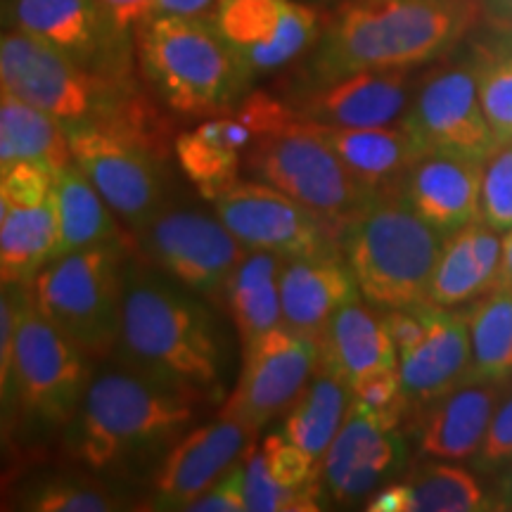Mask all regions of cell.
Instances as JSON below:
<instances>
[{
  "mask_svg": "<svg viewBox=\"0 0 512 512\" xmlns=\"http://www.w3.org/2000/svg\"><path fill=\"white\" fill-rule=\"evenodd\" d=\"M174 152L183 176L204 200L214 202L240 181L245 155L226 143L209 119L176 136Z\"/></svg>",
  "mask_w": 512,
  "mask_h": 512,
  "instance_id": "32",
  "label": "cell"
},
{
  "mask_svg": "<svg viewBox=\"0 0 512 512\" xmlns=\"http://www.w3.org/2000/svg\"><path fill=\"white\" fill-rule=\"evenodd\" d=\"M126 259L128 242H107L55 256L29 283L43 316L91 361L117 349Z\"/></svg>",
  "mask_w": 512,
  "mask_h": 512,
  "instance_id": "8",
  "label": "cell"
},
{
  "mask_svg": "<svg viewBox=\"0 0 512 512\" xmlns=\"http://www.w3.org/2000/svg\"><path fill=\"white\" fill-rule=\"evenodd\" d=\"M67 126L74 164L95 185L133 233H140L164 209L162 159L166 150L117 126L76 121Z\"/></svg>",
  "mask_w": 512,
  "mask_h": 512,
  "instance_id": "10",
  "label": "cell"
},
{
  "mask_svg": "<svg viewBox=\"0 0 512 512\" xmlns=\"http://www.w3.org/2000/svg\"><path fill=\"white\" fill-rule=\"evenodd\" d=\"M254 446L256 432L223 415L185 432L157 467L147 510H188Z\"/></svg>",
  "mask_w": 512,
  "mask_h": 512,
  "instance_id": "17",
  "label": "cell"
},
{
  "mask_svg": "<svg viewBox=\"0 0 512 512\" xmlns=\"http://www.w3.org/2000/svg\"><path fill=\"white\" fill-rule=\"evenodd\" d=\"M55 249L57 214L53 195L36 202H10L0 226V285L31 283L53 261Z\"/></svg>",
  "mask_w": 512,
  "mask_h": 512,
  "instance_id": "28",
  "label": "cell"
},
{
  "mask_svg": "<svg viewBox=\"0 0 512 512\" xmlns=\"http://www.w3.org/2000/svg\"><path fill=\"white\" fill-rule=\"evenodd\" d=\"M216 3H219V0H155L150 17H202L209 15V10L216 8Z\"/></svg>",
  "mask_w": 512,
  "mask_h": 512,
  "instance_id": "47",
  "label": "cell"
},
{
  "mask_svg": "<svg viewBox=\"0 0 512 512\" xmlns=\"http://www.w3.org/2000/svg\"><path fill=\"white\" fill-rule=\"evenodd\" d=\"M496 287L503 290H512V228L508 230L503 240V254H501V268H498Z\"/></svg>",
  "mask_w": 512,
  "mask_h": 512,
  "instance_id": "49",
  "label": "cell"
},
{
  "mask_svg": "<svg viewBox=\"0 0 512 512\" xmlns=\"http://www.w3.org/2000/svg\"><path fill=\"white\" fill-rule=\"evenodd\" d=\"M482 219L496 233L512 228V143L498 145L482 176Z\"/></svg>",
  "mask_w": 512,
  "mask_h": 512,
  "instance_id": "40",
  "label": "cell"
},
{
  "mask_svg": "<svg viewBox=\"0 0 512 512\" xmlns=\"http://www.w3.org/2000/svg\"><path fill=\"white\" fill-rule=\"evenodd\" d=\"M17 508L31 512H112L128 508V503L117 489L98 479L62 472L24 484Z\"/></svg>",
  "mask_w": 512,
  "mask_h": 512,
  "instance_id": "35",
  "label": "cell"
},
{
  "mask_svg": "<svg viewBox=\"0 0 512 512\" xmlns=\"http://www.w3.org/2000/svg\"><path fill=\"white\" fill-rule=\"evenodd\" d=\"M247 510L249 512H313L320 508V491H292L273 482L268 475L261 448L247 453Z\"/></svg>",
  "mask_w": 512,
  "mask_h": 512,
  "instance_id": "38",
  "label": "cell"
},
{
  "mask_svg": "<svg viewBox=\"0 0 512 512\" xmlns=\"http://www.w3.org/2000/svg\"><path fill=\"white\" fill-rule=\"evenodd\" d=\"M501 254L503 240L486 221L475 219L458 233L448 235L434 266L427 302L453 309L489 292L496 287Z\"/></svg>",
  "mask_w": 512,
  "mask_h": 512,
  "instance_id": "26",
  "label": "cell"
},
{
  "mask_svg": "<svg viewBox=\"0 0 512 512\" xmlns=\"http://www.w3.org/2000/svg\"><path fill=\"white\" fill-rule=\"evenodd\" d=\"M482 176L484 162L479 159L453 152H425L401 178L399 190L420 219L448 238L479 219Z\"/></svg>",
  "mask_w": 512,
  "mask_h": 512,
  "instance_id": "20",
  "label": "cell"
},
{
  "mask_svg": "<svg viewBox=\"0 0 512 512\" xmlns=\"http://www.w3.org/2000/svg\"><path fill=\"white\" fill-rule=\"evenodd\" d=\"M285 261L271 252H247L230 273L223 297L242 344L283 325L280 273Z\"/></svg>",
  "mask_w": 512,
  "mask_h": 512,
  "instance_id": "29",
  "label": "cell"
},
{
  "mask_svg": "<svg viewBox=\"0 0 512 512\" xmlns=\"http://www.w3.org/2000/svg\"><path fill=\"white\" fill-rule=\"evenodd\" d=\"M351 406V389L335 373L323 368L313 370L311 380L287 408L283 434L292 444L304 448L313 458L323 463L332 439L347 418Z\"/></svg>",
  "mask_w": 512,
  "mask_h": 512,
  "instance_id": "31",
  "label": "cell"
},
{
  "mask_svg": "<svg viewBox=\"0 0 512 512\" xmlns=\"http://www.w3.org/2000/svg\"><path fill=\"white\" fill-rule=\"evenodd\" d=\"M8 24L48 43L88 72L131 81L126 31L100 0H5Z\"/></svg>",
  "mask_w": 512,
  "mask_h": 512,
  "instance_id": "15",
  "label": "cell"
},
{
  "mask_svg": "<svg viewBox=\"0 0 512 512\" xmlns=\"http://www.w3.org/2000/svg\"><path fill=\"white\" fill-rule=\"evenodd\" d=\"M247 460V458H245ZM245 460L235 463L230 470L216 479L197 501L190 503L185 512H245L247 510V491L245 477L247 465Z\"/></svg>",
  "mask_w": 512,
  "mask_h": 512,
  "instance_id": "42",
  "label": "cell"
},
{
  "mask_svg": "<svg viewBox=\"0 0 512 512\" xmlns=\"http://www.w3.org/2000/svg\"><path fill=\"white\" fill-rule=\"evenodd\" d=\"M105 5V10L110 12L112 22L117 24L121 31H128L143 19L150 17L152 5L155 0H100Z\"/></svg>",
  "mask_w": 512,
  "mask_h": 512,
  "instance_id": "45",
  "label": "cell"
},
{
  "mask_svg": "<svg viewBox=\"0 0 512 512\" xmlns=\"http://www.w3.org/2000/svg\"><path fill=\"white\" fill-rule=\"evenodd\" d=\"M470 380L498 382L512 375V290L494 287L470 316Z\"/></svg>",
  "mask_w": 512,
  "mask_h": 512,
  "instance_id": "33",
  "label": "cell"
},
{
  "mask_svg": "<svg viewBox=\"0 0 512 512\" xmlns=\"http://www.w3.org/2000/svg\"><path fill=\"white\" fill-rule=\"evenodd\" d=\"M406 460L399 425H389L351 401L347 418L323 456L320 484L332 501L354 503L373 494Z\"/></svg>",
  "mask_w": 512,
  "mask_h": 512,
  "instance_id": "18",
  "label": "cell"
},
{
  "mask_svg": "<svg viewBox=\"0 0 512 512\" xmlns=\"http://www.w3.org/2000/svg\"><path fill=\"white\" fill-rule=\"evenodd\" d=\"M117 361L204 399L219 394L226 344L200 294L128 256Z\"/></svg>",
  "mask_w": 512,
  "mask_h": 512,
  "instance_id": "1",
  "label": "cell"
},
{
  "mask_svg": "<svg viewBox=\"0 0 512 512\" xmlns=\"http://www.w3.org/2000/svg\"><path fill=\"white\" fill-rule=\"evenodd\" d=\"M318 337L287 325L264 332L242 344V370L233 394L223 403V418L238 420L259 432L287 413L318 368Z\"/></svg>",
  "mask_w": 512,
  "mask_h": 512,
  "instance_id": "13",
  "label": "cell"
},
{
  "mask_svg": "<svg viewBox=\"0 0 512 512\" xmlns=\"http://www.w3.org/2000/svg\"><path fill=\"white\" fill-rule=\"evenodd\" d=\"M446 238L415 214L399 185L375 192L339 230L363 299L384 309L427 302Z\"/></svg>",
  "mask_w": 512,
  "mask_h": 512,
  "instance_id": "5",
  "label": "cell"
},
{
  "mask_svg": "<svg viewBox=\"0 0 512 512\" xmlns=\"http://www.w3.org/2000/svg\"><path fill=\"white\" fill-rule=\"evenodd\" d=\"M470 318L427 302V335L399 354L401 389L411 403H430L470 380Z\"/></svg>",
  "mask_w": 512,
  "mask_h": 512,
  "instance_id": "21",
  "label": "cell"
},
{
  "mask_svg": "<svg viewBox=\"0 0 512 512\" xmlns=\"http://www.w3.org/2000/svg\"><path fill=\"white\" fill-rule=\"evenodd\" d=\"M53 200L57 214L55 256L107 242H128L117 223V214L74 162L55 171Z\"/></svg>",
  "mask_w": 512,
  "mask_h": 512,
  "instance_id": "27",
  "label": "cell"
},
{
  "mask_svg": "<svg viewBox=\"0 0 512 512\" xmlns=\"http://www.w3.org/2000/svg\"><path fill=\"white\" fill-rule=\"evenodd\" d=\"M136 55L157 98L183 117L233 110L252 86L211 15L143 19L136 24Z\"/></svg>",
  "mask_w": 512,
  "mask_h": 512,
  "instance_id": "6",
  "label": "cell"
},
{
  "mask_svg": "<svg viewBox=\"0 0 512 512\" xmlns=\"http://www.w3.org/2000/svg\"><path fill=\"white\" fill-rule=\"evenodd\" d=\"M15 437V294L0 285V465L17 458Z\"/></svg>",
  "mask_w": 512,
  "mask_h": 512,
  "instance_id": "37",
  "label": "cell"
},
{
  "mask_svg": "<svg viewBox=\"0 0 512 512\" xmlns=\"http://www.w3.org/2000/svg\"><path fill=\"white\" fill-rule=\"evenodd\" d=\"M211 19L252 81L299 60L323 31L318 12L294 0H219Z\"/></svg>",
  "mask_w": 512,
  "mask_h": 512,
  "instance_id": "16",
  "label": "cell"
},
{
  "mask_svg": "<svg viewBox=\"0 0 512 512\" xmlns=\"http://www.w3.org/2000/svg\"><path fill=\"white\" fill-rule=\"evenodd\" d=\"M316 131L342 159L351 176L373 192L399 185L408 169L425 155L418 140L401 121L399 126L368 128L316 126Z\"/></svg>",
  "mask_w": 512,
  "mask_h": 512,
  "instance_id": "25",
  "label": "cell"
},
{
  "mask_svg": "<svg viewBox=\"0 0 512 512\" xmlns=\"http://www.w3.org/2000/svg\"><path fill=\"white\" fill-rule=\"evenodd\" d=\"M24 162L53 171L72 164L67 126L53 114L0 91V171Z\"/></svg>",
  "mask_w": 512,
  "mask_h": 512,
  "instance_id": "30",
  "label": "cell"
},
{
  "mask_svg": "<svg viewBox=\"0 0 512 512\" xmlns=\"http://www.w3.org/2000/svg\"><path fill=\"white\" fill-rule=\"evenodd\" d=\"M15 294V437L17 451L62 439L91 382V358L43 316L27 285Z\"/></svg>",
  "mask_w": 512,
  "mask_h": 512,
  "instance_id": "7",
  "label": "cell"
},
{
  "mask_svg": "<svg viewBox=\"0 0 512 512\" xmlns=\"http://www.w3.org/2000/svg\"><path fill=\"white\" fill-rule=\"evenodd\" d=\"M358 294L354 273L337 254L287 259L280 273L283 325L318 337L335 311Z\"/></svg>",
  "mask_w": 512,
  "mask_h": 512,
  "instance_id": "22",
  "label": "cell"
},
{
  "mask_svg": "<svg viewBox=\"0 0 512 512\" xmlns=\"http://www.w3.org/2000/svg\"><path fill=\"white\" fill-rule=\"evenodd\" d=\"M401 124L422 152H453L486 162L498 145L479 102L475 55L432 69L413 91Z\"/></svg>",
  "mask_w": 512,
  "mask_h": 512,
  "instance_id": "11",
  "label": "cell"
},
{
  "mask_svg": "<svg viewBox=\"0 0 512 512\" xmlns=\"http://www.w3.org/2000/svg\"><path fill=\"white\" fill-rule=\"evenodd\" d=\"M136 235L159 271L200 297L226 290L230 273L247 254L219 216L195 209H162Z\"/></svg>",
  "mask_w": 512,
  "mask_h": 512,
  "instance_id": "14",
  "label": "cell"
},
{
  "mask_svg": "<svg viewBox=\"0 0 512 512\" xmlns=\"http://www.w3.org/2000/svg\"><path fill=\"white\" fill-rule=\"evenodd\" d=\"M384 325H387L399 354L418 347L427 335V302L401 306V309H387Z\"/></svg>",
  "mask_w": 512,
  "mask_h": 512,
  "instance_id": "43",
  "label": "cell"
},
{
  "mask_svg": "<svg viewBox=\"0 0 512 512\" xmlns=\"http://www.w3.org/2000/svg\"><path fill=\"white\" fill-rule=\"evenodd\" d=\"M245 169L339 230L375 195L351 176L316 126L299 119L249 147Z\"/></svg>",
  "mask_w": 512,
  "mask_h": 512,
  "instance_id": "9",
  "label": "cell"
},
{
  "mask_svg": "<svg viewBox=\"0 0 512 512\" xmlns=\"http://www.w3.org/2000/svg\"><path fill=\"white\" fill-rule=\"evenodd\" d=\"M8 209H10V197H8V190H5V185L0 183V226H3L5 214H8Z\"/></svg>",
  "mask_w": 512,
  "mask_h": 512,
  "instance_id": "51",
  "label": "cell"
},
{
  "mask_svg": "<svg viewBox=\"0 0 512 512\" xmlns=\"http://www.w3.org/2000/svg\"><path fill=\"white\" fill-rule=\"evenodd\" d=\"M479 102L496 145L512 143V38L475 50Z\"/></svg>",
  "mask_w": 512,
  "mask_h": 512,
  "instance_id": "36",
  "label": "cell"
},
{
  "mask_svg": "<svg viewBox=\"0 0 512 512\" xmlns=\"http://www.w3.org/2000/svg\"><path fill=\"white\" fill-rule=\"evenodd\" d=\"M479 456L486 465L505 463V460L512 458V394L498 401L482 448H479Z\"/></svg>",
  "mask_w": 512,
  "mask_h": 512,
  "instance_id": "44",
  "label": "cell"
},
{
  "mask_svg": "<svg viewBox=\"0 0 512 512\" xmlns=\"http://www.w3.org/2000/svg\"><path fill=\"white\" fill-rule=\"evenodd\" d=\"M496 508L512 510V465L505 470V475L498 479L496 486Z\"/></svg>",
  "mask_w": 512,
  "mask_h": 512,
  "instance_id": "50",
  "label": "cell"
},
{
  "mask_svg": "<svg viewBox=\"0 0 512 512\" xmlns=\"http://www.w3.org/2000/svg\"><path fill=\"white\" fill-rule=\"evenodd\" d=\"M204 401L117 361L93 373L62 444L93 475L133 470L164 458Z\"/></svg>",
  "mask_w": 512,
  "mask_h": 512,
  "instance_id": "2",
  "label": "cell"
},
{
  "mask_svg": "<svg viewBox=\"0 0 512 512\" xmlns=\"http://www.w3.org/2000/svg\"><path fill=\"white\" fill-rule=\"evenodd\" d=\"M482 0H344L313 48V86L368 69H413L463 41Z\"/></svg>",
  "mask_w": 512,
  "mask_h": 512,
  "instance_id": "3",
  "label": "cell"
},
{
  "mask_svg": "<svg viewBox=\"0 0 512 512\" xmlns=\"http://www.w3.org/2000/svg\"><path fill=\"white\" fill-rule=\"evenodd\" d=\"M261 448L264 465L273 482L292 491H320V460L292 444L283 432L266 437Z\"/></svg>",
  "mask_w": 512,
  "mask_h": 512,
  "instance_id": "39",
  "label": "cell"
},
{
  "mask_svg": "<svg viewBox=\"0 0 512 512\" xmlns=\"http://www.w3.org/2000/svg\"><path fill=\"white\" fill-rule=\"evenodd\" d=\"M411 98V69H368L311 86L290 107L306 124L368 128L401 121Z\"/></svg>",
  "mask_w": 512,
  "mask_h": 512,
  "instance_id": "19",
  "label": "cell"
},
{
  "mask_svg": "<svg viewBox=\"0 0 512 512\" xmlns=\"http://www.w3.org/2000/svg\"><path fill=\"white\" fill-rule=\"evenodd\" d=\"M370 512H411V501H408V489L403 482L382 486L377 494L370 496L366 505Z\"/></svg>",
  "mask_w": 512,
  "mask_h": 512,
  "instance_id": "46",
  "label": "cell"
},
{
  "mask_svg": "<svg viewBox=\"0 0 512 512\" xmlns=\"http://www.w3.org/2000/svg\"><path fill=\"white\" fill-rule=\"evenodd\" d=\"M501 389L498 382L467 380L430 401L420 422V448L439 460H465L479 453Z\"/></svg>",
  "mask_w": 512,
  "mask_h": 512,
  "instance_id": "23",
  "label": "cell"
},
{
  "mask_svg": "<svg viewBox=\"0 0 512 512\" xmlns=\"http://www.w3.org/2000/svg\"><path fill=\"white\" fill-rule=\"evenodd\" d=\"M214 209L247 252H271L283 259L337 254L339 228L261 181H238L216 197Z\"/></svg>",
  "mask_w": 512,
  "mask_h": 512,
  "instance_id": "12",
  "label": "cell"
},
{
  "mask_svg": "<svg viewBox=\"0 0 512 512\" xmlns=\"http://www.w3.org/2000/svg\"><path fill=\"white\" fill-rule=\"evenodd\" d=\"M411 512H477L494 508L482 484L465 467L427 463L403 479Z\"/></svg>",
  "mask_w": 512,
  "mask_h": 512,
  "instance_id": "34",
  "label": "cell"
},
{
  "mask_svg": "<svg viewBox=\"0 0 512 512\" xmlns=\"http://www.w3.org/2000/svg\"><path fill=\"white\" fill-rule=\"evenodd\" d=\"M0 91L53 114L64 124L91 121L117 126L164 147L162 124L131 81H114L88 72L60 50L3 22Z\"/></svg>",
  "mask_w": 512,
  "mask_h": 512,
  "instance_id": "4",
  "label": "cell"
},
{
  "mask_svg": "<svg viewBox=\"0 0 512 512\" xmlns=\"http://www.w3.org/2000/svg\"><path fill=\"white\" fill-rule=\"evenodd\" d=\"M349 389L351 401L356 406L377 415V418L389 422V425H399L403 411L408 408V399L401 389L399 366L382 368L375 370V373L363 375Z\"/></svg>",
  "mask_w": 512,
  "mask_h": 512,
  "instance_id": "41",
  "label": "cell"
},
{
  "mask_svg": "<svg viewBox=\"0 0 512 512\" xmlns=\"http://www.w3.org/2000/svg\"><path fill=\"white\" fill-rule=\"evenodd\" d=\"M0 22L8 24V12H5V0H0Z\"/></svg>",
  "mask_w": 512,
  "mask_h": 512,
  "instance_id": "52",
  "label": "cell"
},
{
  "mask_svg": "<svg viewBox=\"0 0 512 512\" xmlns=\"http://www.w3.org/2000/svg\"><path fill=\"white\" fill-rule=\"evenodd\" d=\"M318 347L320 366L349 387L363 375L399 366V351L384 325V316L370 311L358 297L335 311L318 335Z\"/></svg>",
  "mask_w": 512,
  "mask_h": 512,
  "instance_id": "24",
  "label": "cell"
},
{
  "mask_svg": "<svg viewBox=\"0 0 512 512\" xmlns=\"http://www.w3.org/2000/svg\"><path fill=\"white\" fill-rule=\"evenodd\" d=\"M482 10L496 27L512 31V0H482Z\"/></svg>",
  "mask_w": 512,
  "mask_h": 512,
  "instance_id": "48",
  "label": "cell"
}]
</instances>
